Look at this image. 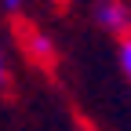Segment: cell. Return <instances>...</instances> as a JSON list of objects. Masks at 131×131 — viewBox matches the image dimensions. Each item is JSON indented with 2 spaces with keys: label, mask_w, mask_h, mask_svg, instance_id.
I'll return each mask as SVG.
<instances>
[{
  "label": "cell",
  "mask_w": 131,
  "mask_h": 131,
  "mask_svg": "<svg viewBox=\"0 0 131 131\" xmlns=\"http://www.w3.org/2000/svg\"><path fill=\"white\" fill-rule=\"evenodd\" d=\"M91 22L109 37H124L131 29V0H95Z\"/></svg>",
  "instance_id": "cell-1"
},
{
  "label": "cell",
  "mask_w": 131,
  "mask_h": 131,
  "mask_svg": "<svg viewBox=\"0 0 131 131\" xmlns=\"http://www.w3.org/2000/svg\"><path fill=\"white\" fill-rule=\"evenodd\" d=\"M22 47H26V55H29L33 62H40V66L55 62V55H58V47H55V40H51V33H44V29H37V26L26 29Z\"/></svg>",
  "instance_id": "cell-2"
},
{
  "label": "cell",
  "mask_w": 131,
  "mask_h": 131,
  "mask_svg": "<svg viewBox=\"0 0 131 131\" xmlns=\"http://www.w3.org/2000/svg\"><path fill=\"white\" fill-rule=\"evenodd\" d=\"M11 80H15V58H11V40H7V33L0 29V95H4L11 88Z\"/></svg>",
  "instance_id": "cell-3"
},
{
  "label": "cell",
  "mask_w": 131,
  "mask_h": 131,
  "mask_svg": "<svg viewBox=\"0 0 131 131\" xmlns=\"http://www.w3.org/2000/svg\"><path fill=\"white\" fill-rule=\"evenodd\" d=\"M120 44H117V66H120V73H124V80L131 84V29L124 33V37H117Z\"/></svg>",
  "instance_id": "cell-4"
},
{
  "label": "cell",
  "mask_w": 131,
  "mask_h": 131,
  "mask_svg": "<svg viewBox=\"0 0 131 131\" xmlns=\"http://www.w3.org/2000/svg\"><path fill=\"white\" fill-rule=\"evenodd\" d=\"M26 4H29V0H0V15H11V18H15V15L26 11Z\"/></svg>",
  "instance_id": "cell-5"
}]
</instances>
